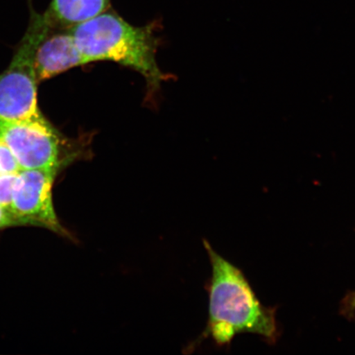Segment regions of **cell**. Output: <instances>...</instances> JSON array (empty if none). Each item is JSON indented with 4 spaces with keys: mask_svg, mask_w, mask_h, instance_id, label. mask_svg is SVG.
Returning a JSON list of instances; mask_svg holds the SVG:
<instances>
[{
    "mask_svg": "<svg viewBox=\"0 0 355 355\" xmlns=\"http://www.w3.org/2000/svg\"><path fill=\"white\" fill-rule=\"evenodd\" d=\"M0 136L21 170H60L59 136L42 115L24 121H0Z\"/></svg>",
    "mask_w": 355,
    "mask_h": 355,
    "instance_id": "277c9868",
    "label": "cell"
},
{
    "mask_svg": "<svg viewBox=\"0 0 355 355\" xmlns=\"http://www.w3.org/2000/svg\"><path fill=\"white\" fill-rule=\"evenodd\" d=\"M19 173L0 175V207L11 212L13 189Z\"/></svg>",
    "mask_w": 355,
    "mask_h": 355,
    "instance_id": "ba28073f",
    "label": "cell"
},
{
    "mask_svg": "<svg viewBox=\"0 0 355 355\" xmlns=\"http://www.w3.org/2000/svg\"><path fill=\"white\" fill-rule=\"evenodd\" d=\"M110 0H53L44 15L52 28H72L105 12Z\"/></svg>",
    "mask_w": 355,
    "mask_h": 355,
    "instance_id": "52a82bcc",
    "label": "cell"
},
{
    "mask_svg": "<svg viewBox=\"0 0 355 355\" xmlns=\"http://www.w3.org/2000/svg\"><path fill=\"white\" fill-rule=\"evenodd\" d=\"M52 29L44 16L34 15L8 69L0 75V121H24L42 115L37 108L35 51Z\"/></svg>",
    "mask_w": 355,
    "mask_h": 355,
    "instance_id": "3957f363",
    "label": "cell"
},
{
    "mask_svg": "<svg viewBox=\"0 0 355 355\" xmlns=\"http://www.w3.org/2000/svg\"><path fill=\"white\" fill-rule=\"evenodd\" d=\"M85 64L69 29L67 33L48 35L35 51L34 69L37 83Z\"/></svg>",
    "mask_w": 355,
    "mask_h": 355,
    "instance_id": "8992f818",
    "label": "cell"
},
{
    "mask_svg": "<svg viewBox=\"0 0 355 355\" xmlns=\"http://www.w3.org/2000/svg\"><path fill=\"white\" fill-rule=\"evenodd\" d=\"M20 171L15 155L0 136V175L19 173Z\"/></svg>",
    "mask_w": 355,
    "mask_h": 355,
    "instance_id": "9c48e42d",
    "label": "cell"
},
{
    "mask_svg": "<svg viewBox=\"0 0 355 355\" xmlns=\"http://www.w3.org/2000/svg\"><path fill=\"white\" fill-rule=\"evenodd\" d=\"M15 225H21L20 222L17 220L16 217L10 211L0 207V229Z\"/></svg>",
    "mask_w": 355,
    "mask_h": 355,
    "instance_id": "30bf717a",
    "label": "cell"
},
{
    "mask_svg": "<svg viewBox=\"0 0 355 355\" xmlns=\"http://www.w3.org/2000/svg\"><path fill=\"white\" fill-rule=\"evenodd\" d=\"M211 264L209 317L204 333L220 345H230L239 334L252 333L270 343L279 336L276 309L261 304L241 269L203 241Z\"/></svg>",
    "mask_w": 355,
    "mask_h": 355,
    "instance_id": "6da1fadb",
    "label": "cell"
},
{
    "mask_svg": "<svg viewBox=\"0 0 355 355\" xmlns=\"http://www.w3.org/2000/svg\"><path fill=\"white\" fill-rule=\"evenodd\" d=\"M59 168L21 170L13 189L11 213L22 225L41 226L71 238L57 218L52 188Z\"/></svg>",
    "mask_w": 355,
    "mask_h": 355,
    "instance_id": "5b68a950",
    "label": "cell"
},
{
    "mask_svg": "<svg viewBox=\"0 0 355 355\" xmlns=\"http://www.w3.org/2000/svg\"><path fill=\"white\" fill-rule=\"evenodd\" d=\"M87 64L111 61L135 69L152 88L166 79L155 59L153 26H135L114 13L103 12L69 29Z\"/></svg>",
    "mask_w": 355,
    "mask_h": 355,
    "instance_id": "7a4b0ae2",
    "label": "cell"
}]
</instances>
